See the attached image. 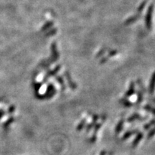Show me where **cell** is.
Masks as SVG:
<instances>
[{
  "instance_id": "cell-1",
  "label": "cell",
  "mask_w": 155,
  "mask_h": 155,
  "mask_svg": "<svg viewBox=\"0 0 155 155\" xmlns=\"http://www.w3.org/2000/svg\"><path fill=\"white\" fill-rule=\"evenodd\" d=\"M1 114H2V111H0V118L2 116V115H1Z\"/></svg>"
}]
</instances>
